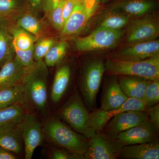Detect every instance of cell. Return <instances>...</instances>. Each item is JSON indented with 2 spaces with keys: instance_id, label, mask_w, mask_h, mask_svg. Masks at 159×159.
Masks as SVG:
<instances>
[{
  "instance_id": "1",
  "label": "cell",
  "mask_w": 159,
  "mask_h": 159,
  "mask_svg": "<svg viewBox=\"0 0 159 159\" xmlns=\"http://www.w3.org/2000/svg\"><path fill=\"white\" fill-rule=\"evenodd\" d=\"M42 60L26 67L21 81L23 94L20 102L22 105L44 111L48 102V70Z\"/></svg>"
},
{
  "instance_id": "2",
  "label": "cell",
  "mask_w": 159,
  "mask_h": 159,
  "mask_svg": "<svg viewBox=\"0 0 159 159\" xmlns=\"http://www.w3.org/2000/svg\"><path fill=\"white\" fill-rule=\"evenodd\" d=\"M43 131L55 145L84 158L89 139L67 124L56 118H50L43 125Z\"/></svg>"
},
{
  "instance_id": "3",
  "label": "cell",
  "mask_w": 159,
  "mask_h": 159,
  "mask_svg": "<svg viewBox=\"0 0 159 159\" xmlns=\"http://www.w3.org/2000/svg\"><path fill=\"white\" fill-rule=\"evenodd\" d=\"M108 75L130 76L149 80H159V54L140 61H122L108 58L105 62Z\"/></svg>"
},
{
  "instance_id": "4",
  "label": "cell",
  "mask_w": 159,
  "mask_h": 159,
  "mask_svg": "<svg viewBox=\"0 0 159 159\" xmlns=\"http://www.w3.org/2000/svg\"><path fill=\"white\" fill-rule=\"evenodd\" d=\"M90 111L77 91H75L63 105L60 117L77 132L90 139L96 132L91 126Z\"/></svg>"
},
{
  "instance_id": "5",
  "label": "cell",
  "mask_w": 159,
  "mask_h": 159,
  "mask_svg": "<svg viewBox=\"0 0 159 159\" xmlns=\"http://www.w3.org/2000/svg\"><path fill=\"white\" fill-rule=\"evenodd\" d=\"M105 73V62L100 59L89 60L84 63L79 88L84 102L89 111L96 109L97 94Z\"/></svg>"
},
{
  "instance_id": "6",
  "label": "cell",
  "mask_w": 159,
  "mask_h": 159,
  "mask_svg": "<svg viewBox=\"0 0 159 159\" xmlns=\"http://www.w3.org/2000/svg\"><path fill=\"white\" fill-rule=\"evenodd\" d=\"M124 144L103 131L98 132L89 139L85 159L119 158Z\"/></svg>"
},
{
  "instance_id": "7",
  "label": "cell",
  "mask_w": 159,
  "mask_h": 159,
  "mask_svg": "<svg viewBox=\"0 0 159 159\" xmlns=\"http://www.w3.org/2000/svg\"><path fill=\"white\" fill-rule=\"evenodd\" d=\"M122 34V30L99 27L87 36L76 39L75 45L77 50L82 52L111 48L119 42Z\"/></svg>"
},
{
  "instance_id": "8",
  "label": "cell",
  "mask_w": 159,
  "mask_h": 159,
  "mask_svg": "<svg viewBox=\"0 0 159 159\" xmlns=\"http://www.w3.org/2000/svg\"><path fill=\"white\" fill-rule=\"evenodd\" d=\"M19 126L24 142L25 158L31 159L42 141L43 125L35 115L26 113Z\"/></svg>"
},
{
  "instance_id": "9",
  "label": "cell",
  "mask_w": 159,
  "mask_h": 159,
  "mask_svg": "<svg viewBox=\"0 0 159 159\" xmlns=\"http://www.w3.org/2000/svg\"><path fill=\"white\" fill-rule=\"evenodd\" d=\"M146 110L142 100L128 98L122 106L115 109L105 111L96 108L92 111L90 113L91 125L96 133L102 131L109 121L120 113L128 111H145Z\"/></svg>"
},
{
  "instance_id": "10",
  "label": "cell",
  "mask_w": 159,
  "mask_h": 159,
  "mask_svg": "<svg viewBox=\"0 0 159 159\" xmlns=\"http://www.w3.org/2000/svg\"><path fill=\"white\" fill-rule=\"evenodd\" d=\"M159 129L148 119L122 132L116 138L125 145L159 142Z\"/></svg>"
},
{
  "instance_id": "11",
  "label": "cell",
  "mask_w": 159,
  "mask_h": 159,
  "mask_svg": "<svg viewBox=\"0 0 159 159\" xmlns=\"http://www.w3.org/2000/svg\"><path fill=\"white\" fill-rule=\"evenodd\" d=\"M148 120L145 111H128L113 117L103 129V131L116 138L119 134Z\"/></svg>"
},
{
  "instance_id": "12",
  "label": "cell",
  "mask_w": 159,
  "mask_h": 159,
  "mask_svg": "<svg viewBox=\"0 0 159 159\" xmlns=\"http://www.w3.org/2000/svg\"><path fill=\"white\" fill-rule=\"evenodd\" d=\"M159 35V26L157 20L146 17L131 23L127 32V41L130 43L156 40Z\"/></svg>"
},
{
  "instance_id": "13",
  "label": "cell",
  "mask_w": 159,
  "mask_h": 159,
  "mask_svg": "<svg viewBox=\"0 0 159 159\" xmlns=\"http://www.w3.org/2000/svg\"><path fill=\"white\" fill-rule=\"evenodd\" d=\"M159 54L158 40L134 43L122 49L110 58L122 61H140Z\"/></svg>"
},
{
  "instance_id": "14",
  "label": "cell",
  "mask_w": 159,
  "mask_h": 159,
  "mask_svg": "<svg viewBox=\"0 0 159 159\" xmlns=\"http://www.w3.org/2000/svg\"><path fill=\"white\" fill-rule=\"evenodd\" d=\"M111 76L103 84L100 108L111 110L120 107L128 99L120 87L118 76Z\"/></svg>"
},
{
  "instance_id": "15",
  "label": "cell",
  "mask_w": 159,
  "mask_h": 159,
  "mask_svg": "<svg viewBox=\"0 0 159 159\" xmlns=\"http://www.w3.org/2000/svg\"><path fill=\"white\" fill-rule=\"evenodd\" d=\"M25 69L15 56L5 63L0 70V90L20 83Z\"/></svg>"
},
{
  "instance_id": "16",
  "label": "cell",
  "mask_w": 159,
  "mask_h": 159,
  "mask_svg": "<svg viewBox=\"0 0 159 159\" xmlns=\"http://www.w3.org/2000/svg\"><path fill=\"white\" fill-rule=\"evenodd\" d=\"M0 147L16 155L24 151V142L19 123L0 128Z\"/></svg>"
},
{
  "instance_id": "17",
  "label": "cell",
  "mask_w": 159,
  "mask_h": 159,
  "mask_svg": "<svg viewBox=\"0 0 159 159\" xmlns=\"http://www.w3.org/2000/svg\"><path fill=\"white\" fill-rule=\"evenodd\" d=\"M120 158L159 159V142L124 145Z\"/></svg>"
},
{
  "instance_id": "18",
  "label": "cell",
  "mask_w": 159,
  "mask_h": 159,
  "mask_svg": "<svg viewBox=\"0 0 159 159\" xmlns=\"http://www.w3.org/2000/svg\"><path fill=\"white\" fill-rule=\"evenodd\" d=\"M91 17L86 11L82 3L79 1L73 12L65 23L61 34L70 36L79 33L84 28Z\"/></svg>"
},
{
  "instance_id": "19",
  "label": "cell",
  "mask_w": 159,
  "mask_h": 159,
  "mask_svg": "<svg viewBox=\"0 0 159 159\" xmlns=\"http://www.w3.org/2000/svg\"><path fill=\"white\" fill-rule=\"evenodd\" d=\"M72 70L68 64H65L57 70L54 76L51 97L54 103L60 102L68 90L70 83Z\"/></svg>"
},
{
  "instance_id": "20",
  "label": "cell",
  "mask_w": 159,
  "mask_h": 159,
  "mask_svg": "<svg viewBox=\"0 0 159 159\" xmlns=\"http://www.w3.org/2000/svg\"><path fill=\"white\" fill-rule=\"evenodd\" d=\"M155 4L152 0H124L115 4L112 9L122 11L128 16H141L153 10Z\"/></svg>"
},
{
  "instance_id": "21",
  "label": "cell",
  "mask_w": 159,
  "mask_h": 159,
  "mask_svg": "<svg viewBox=\"0 0 159 159\" xmlns=\"http://www.w3.org/2000/svg\"><path fill=\"white\" fill-rule=\"evenodd\" d=\"M119 85L128 98L142 100L148 80L138 77L118 76Z\"/></svg>"
},
{
  "instance_id": "22",
  "label": "cell",
  "mask_w": 159,
  "mask_h": 159,
  "mask_svg": "<svg viewBox=\"0 0 159 159\" xmlns=\"http://www.w3.org/2000/svg\"><path fill=\"white\" fill-rule=\"evenodd\" d=\"M26 113L19 103L0 109V128L19 123Z\"/></svg>"
},
{
  "instance_id": "23",
  "label": "cell",
  "mask_w": 159,
  "mask_h": 159,
  "mask_svg": "<svg viewBox=\"0 0 159 159\" xmlns=\"http://www.w3.org/2000/svg\"><path fill=\"white\" fill-rule=\"evenodd\" d=\"M23 94L21 82L16 85L0 90V109L20 103Z\"/></svg>"
},
{
  "instance_id": "24",
  "label": "cell",
  "mask_w": 159,
  "mask_h": 159,
  "mask_svg": "<svg viewBox=\"0 0 159 159\" xmlns=\"http://www.w3.org/2000/svg\"><path fill=\"white\" fill-rule=\"evenodd\" d=\"M68 48V43L65 41L55 43L44 57L46 65L53 67L60 62L66 56Z\"/></svg>"
},
{
  "instance_id": "25",
  "label": "cell",
  "mask_w": 159,
  "mask_h": 159,
  "mask_svg": "<svg viewBox=\"0 0 159 159\" xmlns=\"http://www.w3.org/2000/svg\"><path fill=\"white\" fill-rule=\"evenodd\" d=\"M15 56L12 37L5 29H0V65L1 67L5 63L13 59Z\"/></svg>"
},
{
  "instance_id": "26",
  "label": "cell",
  "mask_w": 159,
  "mask_h": 159,
  "mask_svg": "<svg viewBox=\"0 0 159 159\" xmlns=\"http://www.w3.org/2000/svg\"><path fill=\"white\" fill-rule=\"evenodd\" d=\"M129 21V16L122 12H112L107 14L99 27L113 30H121Z\"/></svg>"
},
{
  "instance_id": "27",
  "label": "cell",
  "mask_w": 159,
  "mask_h": 159,
  "mask_svg": "<svg viewBox=\"0 0 159 159\" xmlns=\"http://www.w3.org/2000/svg\"><path fill=\"white\" fill-rule=\"evenodd\" d=\"M33 35L25 30L19 28L12 32V43L19 49L27 50L34 46Z\"/></svg>"
},
{
  "instance_id": "28",
  "label": "cell",
  "mask_w": 159,
  "mask_h": 159,
  "mask_svg": "<svg viewBox=\"0 0 159 159\" xmlns=\"http://www.w3.org/2000/svg\"><path fill=\"white\" fill-rule=\"evenodd\" d=\"M17 24L20 28L35 37H38L40 34L41 26L39 21L30 13H26L21 16L18 20Z\"/></svg>"
},
{
  "instance_id": "29",
  "label": "cell",
  "mask_w": 159,
  "mask_h": 159,
  "mask_svg": "<svg viewBox=\"0 0 159 159\" xmlns=\"http://www.w3.org/2000/svg\"><path fill=\"white\" fill-rule=\"evenodd\" d=\"M142 100L146 109L159 103V80H148Z\"/></svg>"
},
{
  "instance_id": "30",
  "label": "cell",
  "mask_w": 159,
  "mask_h": 159,
  "mask_svg": "<svg viewBox=\"0 0 159 159\" xmlns=\"http://www.w3.org/2000/svg\"><path fill=\"white\" fill-rule=\"evenodd\" d=\"M55 42L52 38H45L40 40L34 45V61L42 60L52 46Z\"/></svg>"
},
{
  "instance_id": "31",
  "label": "cell",
  "mask_w": 159,
  "mask_h": 159,
  "mask_svg": "<svg viewBox=\"0 0 159 159\" xmlns=\"http://www.w3.org/2000/svg\"><path fill=\"white\" fill-rule=\"evenodd\" d=\"M63 0H61L58 6L47 14L51 25L55 30L61 31L64 26L65 21L62 15Z\"/></svg>"
},
{
  "instance_id": "32",
  "label": "cell",
  "mask_w": 159,
  "mask_h": 159,
  "mask_svg": "<svg viewBox=\"0 0 159 159\" xmlns=\"http://www.w3.org/2000/svg\"><path fill=\"white\" fill-rule=\"evenodd\" d=\"M15 54V57L25 67H29L34 63V46L27 50L19 49L15 45L12 43Z\"/></svg>"
},
{
  "instance_id": "33",
  "label": "cell",
  "mask_w": 159,
  "mask_h": 159,
  "mask_svg": "<svg viewBox=\"0 0 159 159\" xmlns=\"http://www.w3.org/2000/svg\"><path fill=\"white\" fill-rule=\"evenodd\" d=\"M50 157L53 159H84L81 156L73 153L62 148L53 149L51 152Z\"/></svg>"
},
{
  "instance_id": "34",
  "label": "cell",
  "mask_w": 159,
  "mask_h": 159,
  "mask_svg": "<svg viewBox=\"0 0 159 159\" xmlns=\"http://www.w3.org/2000/svg\"><path fill=\"white\" fill-rule=\"evenodd\" d=\"M19 6L18 0H0V15H7L16 10Z\"/></svg>"
},
{
  "instance_id": "35",
  "label": "cell",
  "mask_w": 159,
  "mask_h": 159,
  "mask_svg": "<svg viewBox=\"0 0 159 159\" xmlns=\"http://www.w3.org/2000/svg\"><path fill=\"white\" fill-rule=\"evenodd\" d=\"M145 111L148 116V120L159 128V103L147 108Z\"/></svg>"
},
{
  "instance_id": "36",
  "label": "cell",
  "mask_w": 159,
  "mask_h": 159,
  "mask_svg": "<svg viewBox=\"0 0 159 159\" xmlns=\"http://www.w3.org/2000/svg\"><path fill=\"white\" fill-rule=\"evenodd\" d=\"M80 0H63L62 7V15L65 23L69 18L75 6Z\"/></svg>"
},
{
  "instance_id": "37",
  "label": "cell",
  "mask_w": 159,
  "mask_h": 159,
  "mask_svg": "<svg viewBox=\"0 0 159 159\" xmlns=\"http://www.w3.org/2000/svg\"><path fill=\"white\" fill-rule=\"evenodd\" d=\"M83 5L86 11L90 17L99 7L101 0H80Z\"/></svg>"
},
{
  "instance_id": "38",
  "label": "cell",
  "mask_w": 159,
  "mask_h": 159,
  "mask_svg": "<svg viewBox=\"0 0 159 159\" xmlns=\"http://www.w3.org/2000/svg\"><path fill=\"white\" fill-rule=\"evenodd\" d=\"M61 0H43V9L46 13L48 14L52 10L55 9Z\"/></svg>"
},
{
  "instance_id": "39",
  "label": "cell",
  "mask_w": 159,
  "mask_h": 159,
  "mask_svg": "<svg viewBox=\"0 0 159 159\" xmlns=\"http://www.w3.org/2000/svg\"><path fill=\"white\" fill-rule=\"evenodd\" d=\"M17 157L15 154L0 147V159H16Z\"/></svg>"
},
{
  "instance_id": "40",
  "label": "cell",
  "mask_w": 159,
  "mask_h": 159,
  "mask_svg": "<svg viewBox=\"0 0 159 159\" xmlns=\"http://www.w3.org/2000/svg\"><path fill=\"white\" fill-rule=\"evenodd\" d=\"M43 0H29L32 8L36 9L39 8L42 3Z\"/></svg>"
},
{
  "instance_id": "41",
  "label": "cell",
  "mask_w": 159,
  "mask_h": 159,
  "mask_svg": "<svg viewBox=\"0 0 159 159\" xmlns=\"http://www.w3.org/2000/svg\"><path fill=\"white\" fill-rule=\"evenodd\" d=\"M110 1V0H101V2L103 3V4H104V3Z\"/></svg>"
},
{
  "instance_id": "42",
  "label": "cell",
  "mask_w": 159,
  "mask_h": 159,
  "mask_svg": "<svg viewBox=\"0 0 159 159\" xmlns=\"http://www.w3.org/2000/svg\"><path fill=\"white\" fill-rule=\"evenodd\" d=\"M2 16L0 15V25H1V20H2Z\"/></svg>"
}]
</instances>
